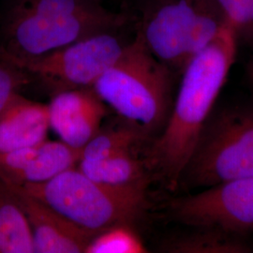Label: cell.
<instances>
[{
    "label": "cell",
    "mask_w": 253,
    "mask_h": 253,
    "mask_svg": "<svg viewBox=\"0 0 253 253\" xmlns=\"http://www.w3.org/2000/svg\"><path fill=\"white\" fill-rule=\"evenodd\" d=\"M238 34L227 23L182 71L178 94L145 163L152 177L170 190L179 187L203 127L235 61Z\"/></svg>",
    "instance_id": "6da1fadb"
},
{
    "label": "cell",
    "mask_w": 253,
    "mask_h": 253,
    "mask_svg": "<svg viewBox=\"0 0 253 253\" xmlns=\"http://www.w3.org/2000/svg\"><path fill=\"white\" fill-rule=\"evenodd\" d=\"M171 74L135 34L92 88L107 106L148 136L163 129L169 116Z\"/></svg>",
    "instance_id": "7a4b0ae2"
},
{
    "label": "cell",
    "mask_w": 253,
    "mask_h": 253,
    "mask_svg": "<svg viewBox=\"0 0 253 253\" xmlns=\"http://www.w3.org/2000/svg\"><path fill=\"white\" fill-rule=\"evenodd\" d=\"M14 187L94 233L120 224L133 225L149 207L146 190L108 187L75 167L43 183Z\"/></svg>",
    "instance_id": "3957f363"
},
{
    "label": "cell",
    "mask_w": 253,
    "mask_h": 253,
    "mask_svg": "<svg viewBox=\"0 0 253 253\" xmlns=\"http://www.w3.org/2000/svg\"><path fill=\"white\" fill-rule=\"evenodd\" d=\"M141 8L136 34L172 72L182 73L228 23L212 0H144Z\"/></svg>",
    "instance_id": "277c9868"
},
{
    "label": "cell",
    "mask_w": 253,
    "mask_h": 253,
    "mask_svg": "<svg viewBox=\"0 0 253 253\" xmlns=\"http://www.w3.org/2000/svg\"><path fill=\"white\" fill-rule=\"evenodd\" d=\"M253 176V109L228 108L210 115L179 185L205 190Z\"/></svg>",
    "instance_id": "5b68a950"
},
{
    "label": "cell",
    "mask_w": 253,
    "mask_h": 253,
    "mask_svg": "<svg viewBox=\"0 0 253 253\" xmlns=\"http://www.w3.org/2000/svg\"><path fill=\"white\" fill-rule=\"evenodd\" d=\"M127 21L126 14L107 9L69 16L56 12H35L14 3L5 20L0 59L16 65L84 37L122 28Z\"/></svg>",
    "instance_id": "8992f818"
},
{
    "label": "cell",
    "mask_w": 253,
    "mask_h": 253,
    "mask_svg": "<svg viewBox=\"0 0 253 253\" xmlns=\"http://www.w3.org/2000/svg\"><path fill=\"white\" fill-rule=\"evenodd\" d=\"M119 30L100 31L15 66L39 78L54 92L93 87L130 42Z\"/></svg>",
    "instance_id": "52a82bcc"
},
{
    "label": "cell",
    "mask_w": 253,
    "mask_h": 253,
    "mask_svg": "<svg viewBox=\"0 0 253 253\" xmlns=\"http://www.w3.org/2000/svg\"><path fill=\"white\" fill-rule=\"evenodd\" d=\"M171 217L185 225L226 234L253 229V176L172 200Z\"/></svg>",
    "instance_id": "ba28073f"
},
{
    "label": "cell",
    "mask_w": 253,
    "mask_h": 253,
    "mask_svg": "<svg viewBox=\"0 0 253 253\" xmlns=\"http://www.w3.org/2000/svg\"><path fill=\"white\" fill-rule=\"evenodd\" d=\"M106 107L92 87L54 92L48 104L50 126L60 141L81 151L101 128Z\"/></svg>",
    "instance_id": "9c48e42d"
},
{
    "label": "cell",
    "mask_w": 253,
    "mask_h": 253,
    "mask_svg": "<svg viewBox=\"0 0 253 253\" xmlns=\"http://www.w3.org/2000/svg\"><path fill=\"white\" fill-rule=\"evenodd\" d=\"M3 185L10 191L27 216L32 230L35 253H85L91 239L99 234L77 226L53 208L18 188Z\"/></svg>",
    "instance_id": "30bf717a"
},
{
    "label": "cell",
    "mask_w": 253,
    "mask_h": 253,
    "mask_svg": "<svg viewBox=\"0 0 253 253\" xmlns=\"http://www.w3.org/2000/svg\"><path fill=\"white\" fill-rule=\"evenodd\" d=\"M81 151L48 139L33 146L0 155V182L25 186L50 180L76 167Z\"/></svg>",
    "instance_id": "8fae6325"
},
{
    "label": "cell",
    "mask_w": 253,
    "mask_h": 253,
    "mask_svg": "<svg viewBox=\"0 0 253 253\" xmlns=\"http://www.w3.org/2000/svg\"><path fill=\"white\" fill-rule=\"evenodd\" d=\"M50 128L48 104L16 93L0 114V155L41 144Z\"/></svg>",
    "instance_id": "7c38bea8"
},
{
    "label": "cell",
    "mask_w": 253,
    "mask_h": 253,
    "mask_svg": "<svg viewBox=\"0 0 253 253\" xmlns=\"http://www.w3.org/2000/svg\"><path fill=\"white\" fill-rule=\"evenodd\" d=\"M77 168L92 180L124 190L147 191L152 177L145 161L138 159L133 152L95 161L80 160Z\"/></svg>",
    "instance_id": "4fadbf2b"
},
{
    "label": "cell",
    "mask_w": 253,
    "mask_h": 253,
    "mask_svg": "<svg viewBox=\"0 0 253 253\" xmlns=\"http://www.w3.org/2000/svg\"><path fill=\"white\" fill-rule=\"evenodd\" d=\"M0 253H35L32 230L24 210L0 183Z\"/></svg>",
    "instance_id": "5bb4252c"
},
{
    "label": "cell",
    "mask_w": 253,
    "mask_h": 253,
    "mask_svg": "<svg viewBox=\"0 0 253 253\" xmlns=\"http://www.w3.org/2000/svg\"><path fill=\"white\" fill-rule=\"evenodd\" d=\"M145 137L141 130L127 122L123 126L100 128L82 149L80 160L95 161L118 154L132 152L134 146Z\"/></svg>",
    "instance_id": "9a60e30c"
},
{
    "label": "cell",
    "mask_w": 253,
    "mask_h": 253,
    "mask_svg": "<svg viewBox=\"0 0 253 253\" xmlns=\"http://www.w3.org/2000/svg\"><path fill=\"white\" fill-rule=\"evenodd\" d=\"M198 232L171 241L167 250L171 253H241L244 248L232 240L226 233L214 229L197 228Z\"/></svg>",
    "instance_id": "2e32d148"
},
{
    "label": "cell",
    "mask_w": 253,
    "mask_h": 253,
    "mask_svg": "<svg viewBox=\"0 0 253 253\" xmlns=\"http://www.w3.org/2000/svg\"><path fill=\"white\" fill-rule=\"evenodd\" d=\"M130 224H120L101 231L91 239L84 253H140L145 248Z\"/></svg>",
    "instance_id": "e0dca14e"
},
{
    "label": "cell",
    "mask_w": 253,
    "mask_h": 253,
    "mask_svg": "<svg viewBox=\"0 0 253 253\" xmlns=\"http://www.w3.org/2000/svg\"><path fill=\"white\" fill-rule=\"evenodd\" d=\"M29 76L17 66L0 59V114L11 98L29 83Z\"/></svg>",
    "instance_id": "ac0fdd59"
},
{
    "label": "cell",
    "mask_w": 253,
    "mask_h": 253,
    "mask_svg": "<svg viewBox=\"0 0 253 253\" xmlns=\"http://www.w3.org/2000/svg\"><path fill=\"white\" fill-rule=\"evenodd\" d=\"M227 22L235 27L238 38L248 39L250 16L249 0H212Z\"/></svg>",
    "instance_id": "d6986e66"
},
{
    "label": "cell",
    "mask_w": 253,
    "mask_h": 253,
    "mask_svg": "<svg viewBox=\"0 0 253 253\" xmlns=\"http://www.w3.org/2000/svg\"><path fill=\"white\" fill-rule=\"evenodd\" d=\"M249 16H250V27H249L248 40L252 41L253 37V0H249Z\"/></svg>",
    "instance_id": "ffe728a7"
},
{
    "label": "cell",
    "mask_w": 253,
    "mask_h": 253,
    "mask_svg": "<svg viewBox=\"0 0 253 253\" xmlns=\"http://www.w3.org/2000/svg\"><path fill=\"white\" fill-rule=\"evenodd\" d=\"M252 41H253V37ZM250 73H251V77H252V79L253 80V56H252V59H251V64H250Z\"/></svg>",
    "instance_id": "44dd1931"
}]
</instances>
